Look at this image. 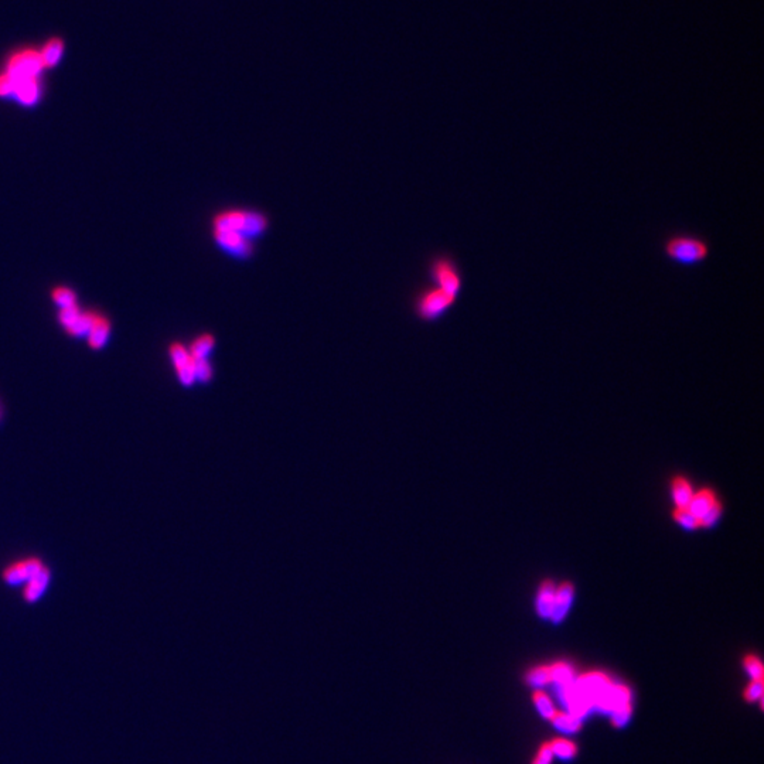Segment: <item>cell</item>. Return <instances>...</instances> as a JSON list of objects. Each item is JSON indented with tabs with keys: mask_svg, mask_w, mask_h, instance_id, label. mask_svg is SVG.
Returning <instances> with one entry per match:
<instances>
[{
	"mask_svg": "<svg viewBox=\"0 0 764 764\" xmlns=\"http://www.w3.org/2000/svg\"><path fill=\"white\" fill-rule=\"evenodd\" d=\"M611 685H613V682L610 681V678L606 673L594 671V672H587V673L582 675L573 686L576 688L577 692H580L582 695H584V696H587V698H590L593 701V698H596V696L602 695L603 692H606Z\"/></svg>",
	"mask_w": 764,
	"mask_h": 764,
	"instance_id": "ba28073f",
	"label": "cell"
},
{
	"mask_svg": "<svg viewBox=\"0 0 764 764\" xmlns=\"http://www.w3.org/2000/svg\"><path fill=\"white\" fill-rule=\"evenodd\" d=\"M51 582V569L46 565L40 569V572L36 573L29 582L23 584V599L26 603H36L38 602L46 590L48 589V584Z\"/></svg>",
	"mask_w": 764,
	"mask_h": 764,
	"instance_id": "9c48e42d",
	"label": "cell"
},
{
	"mask_svg": "<svg viewBox=\"0 0 764 764\" xmlns=\"http://www.w3.org/2000/svg\"><path fill=\"white\" fill-rule=\"evenodd\" d=\"M663 252L671 264L695 268L709 259L711 244L699 235L672 234L663 242Z\"/></svg>",
	"mask_w": 764,
	"mask_h": 764,
	"instance_id": "7a4b0ae2",
	"label": "cell"
},
{
	"mask_svg": "<svg viewBox=\"0 0 764 764\" xmlns=\"http://www.w3.org/2000/svg\"><path fill=\"white\" fill-rule=\"evenodd\" d=\"M630 699H631V693L629 688L623 685H611L606 692L593 698V705H596L597 708L603 711L611 712L614 708L620 705L630 703Z\"/></svg>",
	"mask_w": 764,
	"mask_h": 764,
	"instance_id": "30bf717a",
	"label": "cell"
},
{
	"mask_svg": "<svg viewBox=\"0 0 764 764\" xmlns=\"http://www.w3.org/2000/svg\"><path fill=\"white\" fill-rule=\"evenodd\" d=\"M187 349H189L192 361L210 360L215 349V337L211 333H202L191 341L190 347Z\"/></svg>",
	"mask_w": 764,
	"mask_h": 764,
	"instance_id": "2e32d148",
	"label": "cell"
},
{
	"mask_svg": "<svg viewBox=\"0 0 764 764\" xmlns=\"http://www.w3.org/2000/svg\"><path fill=\"white\" fill-rule=\"evenodd\" d=\"M631 713H633V708H631V703H626V705H620L617 708H614L610 715H611V725L617 729L620 728H624L629 721L631 719Z\"/></svg>",
	"mask_w": 764,
	"mask_h": 764,
	"instance_id": "d4e9b609",
	"label": "cell"
},
{
	"mask_svg": "<svg viewBox=\"0 0 764 764\" xmlns=\"http://www.w3.org/2000/svg\"><path fill=\"white\" fill-rule=\"evenodd\" d=\"M269 217L267 212L255 208H224L211 220V229L234 231L258 242L269 229Z\"/></svg>",
	"mask_w": 764,
	"mask_h": 764,
	"instance_id": "6da1fadb",
	"label": "cell"
},
{
	"mask_svg": "<svg viewBox=\"0 0 764 764\" xmlns=\"http://www.w3.org/2000/svg\"><path fill=\"white\" fill-rule=\"evenodd\" d=\"M43 68H44V64H43L40 51L27 48V50L14 53L9 58L4 73L9 74L13 80H26V78H38Z\"/></svg>",
	"mask_w": 764,
	"mask_h": 764,
	"instance_id": "5b68a950",
	"label": "cell"
},
{
	"mask_svg": "<svg viewBox=\"0 0 764 764\" xmlns=\"http://www.w3.org/2000/svg\"><path fill=\"white\" fill-rule=\"evenodd\" d=\"M554 758H555V756H554V753H552V749H551V746H549V742H547V743H544V745L540 748V750H538L535 759L532 760V763L531 764H551L552 763V759H554Z\"/></svg>",
	"mask_w": 764,
	"mask_h": 764,
	"instance_id": "4dcf8cb0",
	"label": "cell"
},
{
	"mask_svg": "<svg viewBox=\"0 0 764 764\" xmlns=\"http://www.w3.org/2000/svg\"><path fill=\"white\" fill-rule=\"evenodd\" d=\"M764 685L763 679L752 681L749 686L745 689V699L748 702H756L763 698Z\"/></svg>",
	"mask_w": 764,
	"mask_h": 764,
	"instance_id": "f1b7e54d",
	"label": "cell"
},
{
	"mask_svg": "<svg viewBox=\"0 0 764 764\" xmlns=\"http://www.w3.org/2000/svg\"><path fill=\"white\" fill-rule=\"evenodd\" d=\"M64 53V43L60 38H51L48 40L44 47L40 51L44 68L46 67H54L60 63Z\"/></svg>",
	"mask_w": 764,
	"mask_h": 764,
	"instance_id": "ac0fdd59",
	"label": "cell"
},
{
	"mask_svg": "<svg viewBox=\"0 0 764 764\" xmlns=\"http://www.w3.org/2000/svg\"><path fill=\"white\" fill-rule=\"evenodd\" d=\"M549 746L552 749L554 756H557V758H559L562 760H571L573 758H576V755H577V746L573 743L572 740H568V739H564V738H557V739L551 740Z\"/></svg>",
	"mask_w": 764,
	"mask_h": 764,
	"instance_id": "ffe728a7",
	"label": "cell"
},
{
	"mask_svg": "<svg viewBox=\"0 0 764 764\" xmlns=\"http://www.w3.org/2000/svg\"><path fill=\"white\" fill-rule=\"evenodd\" d=\"M0 416H1V411H0Z\"/></svg>",
	"mask_w": 764,
	"mask_h": 764,
	"instance_id": "d6a6232c",
	"label": "cell"
},
{
	"mask_svg": "<svg viewBox=\"0 0 764 764\" xmlns=\"http://www.w3.org/2000/svg\"><path fill=\"white\" fill-rule=\"evenodd\" d=\"M13 88H14V80L9 74L3 73L0 76V96H11Z\"/></svg>",
	"mask_w": 764,
	"mask_h": 764,
	"instance_id": "1f68e13d",
	"label": "cell"
},
{
	"mask_svg": "<svg viewBox=\"0 0 764 764\" xmlns=\"http://www.w3.org/2000/svg\"><path fill=\"white\" fill-rule=\"evenodd\" d=\"M53 299L60 306V309L76 306V293L68 287H57L53 290Z\"/></svg>",
	"mask_w": 764,
	"mask_h": 764,
	"instance_id": "4316f807",
	"label": "cell"
},
{
	"mask_svg": "<svg viewBox=\"0 0 764 764\" xmlns=\"http://www.w3.org/2000/svg\"><path fill=\"white\" fill-rule=\"evenodd\" d=\"M169 357L179 382L183 386H191L195 382V373L189 349L182 343H173L169 349Z\"/></svg>",
	"mask_w": 764,
	"mask_h": 764,
	"instance_id": "52a82bcc",
	"label": "cell"
},
{
	"mask_svg": "<svg viewBox=\"0 0 764 764\" xmlns=\"http://www.w3.org/2000/svg\"><path fill=\"white\" fill-rule=\"evenodd\" d=\"M555 589L557 584L552 580H545L537 593L535 599V609L540 617L549 620L554 609V600H555Z\"/></svg>",
	"mask_w": 764,
	"mask_h": 764,
	"instance_id": "4fadbf2b",
	"label": "cell"
},
{
	"mask_svg": "<svg viewBox=\"0 0 764 764\" xmlns=\"http://www.w3.org/2000/svg\"><path fill=\"white\" fill-rule=\"evenodd\" d=\"M719 502V500L716 498L715 492L709 488H702L699 491H695L693 492V497L688 505V510L689 512L698 518V521L702 520V517L711 510L713 508L716 504Z\"/></svg>",
	"mask_w": 764,
	"mask_h": 764,
	"instance_id": "5bb4252c",
	"label": "cell"
},
{
	"mask_svg": "<svg viewBox=\"0 0 764 764\" xmlns=\"http://www.w3.org/2000/svg\"><path fill=\"white\" fill-rule=\"evenodd\" d=\"M743 667L746 669V672L750 675L752 681L763 679V664H762V660L758 656H755V654L746 656L745 660H743Z\"/></svg>",
	"mask_w": 764,
	"mask_h": 764,
	"instance_id": "83f0119b",
	"label": "cell"
},
{
	"mask_svg": "<svg viewBox=\"0 0 764 764\" xmlns=\"http://www.w3.org/2000/svg\"><path fill=\"white\" fill-rule=\"evenodd\" d=\"M96 313H91V311H81V314L78 316V319L66 330L68 334L74 336V337H83V336H87L91 326H93V321L96 319Z\"/></svg>",
	"mask_w": 764,
	"mask_h": 764,
	"instance_id": "44dd1931",
	"label": "cell"
},
{
	"mask_svg": "<svg viewBox=\"0 0 764 764\" xmlns=\"http://www.w3.org/2000/svg\"><path fill=\"white\" fill-rule=\"evenodd\" d=\"M109 333H110V326H109V321L100 316V314H96V319L93 321V326L87 334V340H88V346L93 349V350H99L102 349L108 339H109Z\"/></svg>",
	"mask_w": 764,
	"mask_h": 764,
	"instance_id": "e0dca14e",
	"label": "cell"
},
{
	"mask_svg": "<svg viewBox=\"0 0 764 764\" xmlns=\"http://www.w3.org/2000/svg\"><path fill=\"white\" fill-rule=\"evenodd\" d=\"M673 520L676 524H679L682 528L688 530V531H693V530H698L701 525H699V521L698 518H695L688 508H683V510H675L673 511Z\"/></svg>",
	"mask_w": 764,
	"mask_h": 764,
	"instance_id": "484cf974",
	"label": "cell"
},
{
	"mask_svg": "<svg viewBox=\"0 0 764 764\" xmlns=\"http://www.w3.org/2000/svg\"><path fill=\"white\" fill-rule=\"evenodd\" d=\"M527 682L531 685V686H544L549 682H552V678H551V668L548 666H540V667H535V668L531 669L528 673H527Z\"/></svg>",
	"mask_w": 764,
	"mask_h": 764,
	"instance_id": "cb8c5ba5",
	"label": "cell"
},
{
	"mask_svg": "<svg viewBox=\"0 0 764 764\" xmlns=\"http://www.w3.org/2000/svg\"><path fill=\"white\" fill-rule=\"evenodd\" d=\"M44 567L43 561L37 557H29L11 562L1 571V579L9 586H19L29 582L34 574L40 572Z\"/></svg>",
	"mask_w": 764,
	"mask_h": 764,
	"instance_id": "8992f818",
	"label": "cell"
},
{
	"mask_svg": "<svg viewBox=\"0 0 764 764\" xmlns=\"http://www.w3.org/2000/svg\"><path fill=\"white\" fill-rule=\"evenodd\" d=\"M721 515H722V504L718 502L713 508H711V510L702 517V520L699 521V525H701V527H705V528L713 527V525L719 521Z\"/></svg>",
	"mask_w": 764,
	"mask_h": 764,
	"instance_id": "f546056e",
	"label": "cell"
},
{
	"mask_svg": "<svg viewBox=\"0 0 764 764\" xmlns=\"http://www.w3.org/2000/svg\"><path fill=\"white\" fill-rule=\"evenodd\" d=\"M532 701H534V705H535L537 711L540 712V715L544 719L551 721L554 718V715L557 713V709H555L551 698L544 691H535L532 693Z\"/></svg>",
	"mask_w": 764,
	"mask_h": 764,
	"instance_id": "7402d4cb",
	"label": "cell"
},
{
	"mask_svg": "<svg viewBox=\"0 0 764 764\" xmlns=\"http://www.w3.org/2000/svg\"><path fill=\"white\" fill-rule=\"evenodd\" d=\"M429 278L433 286L459 299L463 290V275L459 264L450 255H436L429 264Z\"/></svg>",
	"mask_w": 764,
	"mask_h": 764,
	"instance_id": "277c9868",
	"label": "cell"
},
{
	"mask_svg": "<svg viewBox=\"0 0 764 764\" xmlns=\"http://www.w3.org/2000/svg\"><path fill=\"white\" fill-rule=\"evenodd\" d=\"M574 597V587L572 583L564 582L562 584L557 586L555 589V600H554V609L551 619L554 623H561L567 617V614L571 610V606Z\"/></svg>",
	"mask_w": 764,
	"mask_h": 764,
	"instance_id": "8fae6325",
	"label": "cell"
},
{
	"mask_svg": "<svg viewBox=\"0 0 764 764\" xmlns=\"http://www.w3.org/2000/svg\"><path fill=\"white\" fill-rule=\"evenodd\" d=\"M456 301V297L432 285L419 291L413 301V311L422 321L435 323L443 319Z\"/></svg>",
	"mask_w": 764,
	"mask_h": 764,
	"instance_id": "3957f363",
	"label": "cell"
},
{
	"mask_svg": "<svg viewBox=\"0 0 764 764\" xmlns=\"http://www.w3.org/2000/svg\"><path fill=\"white\" fill-rule=\"evenodd\" d=\"M11 96H14L24 106H31L37 103L40 98L38 78L14 80V88H13Z\"/></svg>",
	"mask_w": 764,
	"mask_h": 764,
	"instance_id": "7c38bea8",
	"label": "cell"
},
{
	"mask_svg": "<svg viewBox=\"0 0 764 764\" xmlns=\"http://www.w3.org/2000/svg\"><path fill=\"white\" fill-rule=\"evenodd\" d=\"M551 668V678L554 682L568 686L572 685L573 671L567 663H557L549 667Z\"/></svg>",
	"mask_w": 764,
	"mask_h": 764,
	"instance_id": "603a6c76",
	"label": "cell"
},
{
	"mask_svg": "<svg viewBox=\"0 0 764 764\" xmlns=\"http://www.w3.org/2000/svg\"><path fill=\"white\" fill-rule=\"evenodd\" d=\"M693 487L685 478H673L671 482V497L675 504V510H683L688 508L692 497H693Z\"/></svg>",
	"mask_w": 764,
	"mask_h": 764,
	"instance_id": "9a60e30c",
	"label": "cell"
},
{
	"mask_svg": "<svg viewBox=\"0 0 764 764\" xmlns=\"http://www.w3.org/2000/svg\"><path fill=\"white\" fill-rule=\"evenodd\" d=\"M551 722L555 729L564 733H576L582 728L580 718L574 716L571 712H557Z\"/></svg>",
	"mask_w": 764,
	"mask_h": 764,
	"instance_id": "d6986e66",
	"label": "cell"
}]
</instances>
